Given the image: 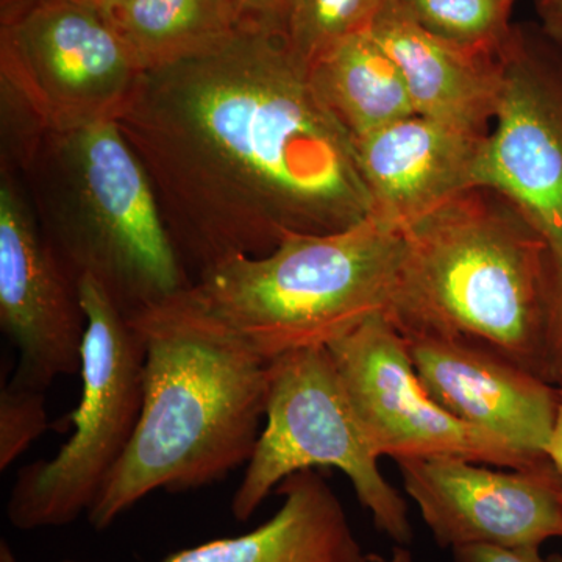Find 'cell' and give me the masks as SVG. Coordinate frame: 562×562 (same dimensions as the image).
<instances>
[{"label": "cell", "mask_w": 562, "mask_h": 562, "mask_svg": "<svg viewBox=\"0 0 562 562\" xmlns=\"http://www.w3.org/2000/svg\"><path fill=\"white\" fill-rule=\"evenodd\" d=\"M498 58L501 94L475 188L501 195L562 250V60L517 29Z\"/></svg>", "instance_id": "10"}, {"label": "cell", "mask_w": 562, "mask_h": 562, "mask_svg": "<svg viewBox=\"0 0 562 562\" xmlns=\"http://www.w3.org/2000/svg\"><path fill=\"white\" fill-rule=\"evenodd\" d=\"M454 562H547L539 549H502L491 546H469L454 549Z\"/></svg>", "instance_id": "24"}, {"label": "cell", "mask_w": 562, "mask_h": 562, "mask_svg": "<svg viewBox=\"0 0 562 562\" xmlns=\"http://www.w3.org/2000/svg\"><path fill=\"white\" fill-rule=\"evenodd\" d=\"M386 0H291L284 36L292 52L313 68L341 41L368 31Z\"/></svg>", "instance_id": "20"}, {"label": "cell", "mask_w": 562, "mask_h": 562, "mask_svg": "<svg viewBox=\"0 0 562 562\" xmlns=\"http://www.w3.org/2000/svg\"><path fill=\"white\" fill-rule=\"evenodd\" d=\"M276 492L283 503L260 527L179 550L161 562H371L338 495L314 469L292 473Z\"/></svg>", "instance_id": "16"}, {"label": "cell", "mask_w": 562, "mask_h": 562, "mask_svg": "<svg viewBox=\"0 0 562 562\" xmlns=\"http://www.w3.org/2000/svg\"><path fill=\"white\" fill-rule=\"evenodd\" d=\"M484 136L414 114L355 138L373 216L403 232L473 190Z\"/></svg>", "instance_id": "14"}, {"label": "cell", "mask_w": 562, "mask_h": 562, "mask_svg": "<svg viewBox=\"0 0 562 562\" xmlns=\"http://www.w3.org/2000/svg\"><path fill=\"white\" fill-rule=\"evenodd\" d=\"M543 35L562 46V0H535Z\"/></svg>", "instance_id": "25"}, {"label": "cell", "mask_w": 562, "mask_h": 562, "mask_svg": "<svg viewBox=\"0 0 562 562\" xmlns=\"http://www.w3.org/2000/svg\"><path fill=\"white\" fill-rule=\"evenodd\" d=\"M419 379L436 402L476 430L547 458L558 386L480 344L405 338Z\"/></svg>", "instance_id": "13"}, {"label": "cell", "mask_w": 562, "mask_h": 562, "mask_svg": "<svg viewBox=\"0 0 562 562\" xmlns=\"http://www.w3.org/2000/svg\"><path fill=\"white\" fill-rule=\"evenodd\" d=\"M327 347H308L269 362L265 427L232 498L247 522L292 473L335 468L350 480L376 530L395 546L413 542L405 498L384 479Z\"/></svg>", "instance_id": "7"}, {"label": "cell", "mask_w": 562, "mask_h": 562, "mask_svg": "<svg viewBox=\"0 0 562 562\" xmlns=\"http://www.w3.org/2000/svg\"><path fill=\"white\" fill-rule=\"evenodd\" d=\"M21 154L52 249L77 280L98 281L125 317L194 284L149 173L116 121L38 131Z\"/></svg>", "instance_id": "4"}, {"label": "cell", "mask_w": 562, "mask_h": 562, "mask_svg": "<svg viewBox=\"0 0 562 562\" xmlns=\"http://www.w3.org/2000/svg\"><path fill=\"white\" fill-rule=\"evenodd\" d=\"M402 233L386 317L403 338L480 344L547 380L550 247L542 236L483 188L462 192Z\"/></svg>", "instance_id": "3"}, {"label": "cell", "mask_w": 562, "mask_h": 562, "mask_svg": "<svg viewBox=\"0 0 562 562\" xmlns=\"http://www.w3.org/2000/svg\"><path fill=\"white\" fill-rule=\"evenodd\" d=\"M41 0H0V24L13 21Z\"/></svg>", "instance_id": "27"}, {"label": "cell", "mask_w": 562, "mask_h": 562, "mask_svg": "<svg viewBox=\"0 0 562 562\" xmlns=\"http://www.w3.org/2000/svg\"><path fill=\"white\" fill-rule=\"evenodd\" d=\"M58 562H80V561H76V560H63V561H58Z\"/></svg>", "instance_id": "32"}, {"label": "cell", "mask_w": 562, "mask_h": 562, "mask_svg": "<svg viewBox=\"0 0 562 562\" xmlns=\"http://www.w3.org/2000/svg\"><path fill=\"white\" fill-rule=\"evenodd\" d=\"M312 74L353 139L416 114L401 69L368 31L333 47Z\"/></svg>", "instance_id": "17"}, {"label": "cell", "mask_w": 562, "mask_h": 562, "mask_svg": "<svg viewBox=\"0 0 562 562\" xmlns=\"http://www.w3.org/2000/svg\"><path fill=\"white\" fill-rule=\"evenodd\" d=\"M88 328L81 349V398L72 435L50 460L24 465L7 501L16 530L60 528L92 505L122 460L143 408L146 349L139 333L98 281H79Z\"/></svg>", "instance_id": "6"}, {"label": "cell", "mask_w": 562, "mask_h": 562, "mask_svg": "<svg viewBox=\"0 0 562 562\" xmlns=\"http://www.w3.org/2000/svg\"><path fill=\"white\" fill-rule=\"evenodd\" d=\"M547 562H562V554H552Z\"/></svg>", "instance_id": "31"}, {"label": "cell", "mask_w": 562, "mask_h": 562, "mask_svg": "<svg viewBox=\"0 0 562 562\" xmlns=\"http://www.w3.org/2000/svg\"><path fill=\"white\" fill-rule=\"evenodd\" d=\"M402 251L403 233L371 213L346 231L294 235L262 257L222 261L192 290L271 362L386 316Z\"/></svg>", "instance_id": "5"}, {"label": "cell", "mask_w": 562, "mask_h": 562, "mask_svg": "<svg viewBox=\"0 0 562 562\" xmlns=\"http://www.w3.org/2000/svg\"><path fill=\"white\" fill-rule=\"evenodd\" d=\"M425 31L473 54L498 57L512 40L516 0H398Z\"/></svg>", "instance_id": "19"}, {"label": "cell", "mask_w": 562, "mask_h": 562, "mask_svg": "<svg viewBox=\"0 0 562 562\" xmlns=\"http://www.w3.org/2000/svg\"><path fill=\"white\" fill-rule=\"evenodd\" d=\"M327 349L379 458L397 462L457 457L512 469L549 460L531 457L447 412L422 383L408 344L384 314L366 321Z\"/></svg>", "instance_id": "9"}, {"label": "cell", "mask_w": 562, "mask_h": 562, "mask_svg": "<svg viewBox=\"0 0 562 562\" xmlns=\"http://www.w3.org/2000/svg\"><path fill=\"white\" fill-rule=\"evenodd\" d=\"M244 24L283 32L291 0H233Z\"/></svg>", "instance_id": "23"}, {"label": "cell", "mask_w": 562, "mask_h": 562, "mask_svg": "<svg viewBox=\"0 0 562 562\" xmlns=\"http://www.w3.org/2000/svg\"><path fill=\"white\" fill-rule=\"evenodd\" d=\"M116 122L192 283L372 213L353 138L284 32L243 24L213 50L144 72Z\"/></svg>", "instance_id": "1"}, {"label": "cell", "mask_w": 562, "mask_h": 562, "mask_svg": "<svg viewBox=\"0 0 562 562\" xmlns=\"http://www.w3.org/2000/svg\"><path fill=\"white\" fill-rule=\"evenodd\" d=\"M403 486L443 549H541L562 539V482L550 460L528 469L464 458L397 461Z\"/></svg>", "instance_id": "11"}, {"label": "cell", "mask_w": 562, "mask_h": 562, "mask_svg": "<svg viewBox=\"0 0 562 562\" xmlns=\"http://www.w3.org/2000/svg\"><path fill=\"white\" fill-rule=\"evenodd\" d=\"M80 2L87 3V5L92 7V9L102 11L103 14L111 18V14L120 9L125 0H80Z\"/></svg>", "instance_id": "28"}, {"label": "cell", "mask_w": 562, "mask_h": 562, "mask_svg": "<svg viewBox=\"0 0 562 562\" xmlns=\"http://www.w3.org/2000/svg\"><path fill=\"white\" fill-rule=\"evenodd\" d=\"M558 386V414L557 422H554L552 439H550L549 449H547V458L557 469L562 482V379Z\"/></svg>", "instance_id": "26"}, {"label": "cell", "mask_w": 562, "mask_h": 562, "mask_svg": "<svg viewBox=\"0 0 562 562\" xmlns=\"http://www.w3.org/2000/svg\"><path fill=\"white\" fill-rule=\"evenodd\" d=\"M401 69L416 114L487 135L501 94V58L484 57L425 31L398 0L368 29Z\"/></svg>", "instance_id": "15"}, {"label": "cell", "mask_w": 562, "mask_h": 562, "mask_svg": "<svg viewBox=\"0 0 562 562\" xmlns=\"http://www.w3.org/2000/svg\"><path fill=\"white\" fill-rule=\"evenodd\" d=\"M0 328L20 351L11 380L47 391L77 375L88 319L79 280L44 236L13 179L0 183Z\"/></svg>", "instance_id": "12"}, {"label": "cell", "mask_w": 562, "mask_h": 562, "mask_svg": "<svg viewBox=\"0 0 562 562\" xmlns=\"http://www.w3.org/2000/svg\"><path fill=\"white\" fill-rule=\"evenodd\" d=\"M0 562H20L5 539L0 541Z\"/></svg>", "instance_id": "30"}, {"label": "cell", "mask_w": 562, "mask_h": 562, "mask_svg": "<svg viewBox=\"0 0 562 562\" xmlns=\"http://www.w3.org/2000/svg\"><path fill=\"white\" fill-rule=\"evenodd\" d=\"M111 21L143 72L213 50L244 24L233 0H125Z\"/></svg>", "instance_id": "18"}, {"label": "cell", "mask_w": 562, "mask_h": 562, "mask_svg": "<svg viewBox=\"0 0 562 562\" xmlns=\"http://www.w3.org/2000/svg\"><path fill=\"white\" fill-rule=\"evenodd\" d=\"M143 74L111 18L80 0H41L0 24L3 103L40 131L120 120Z\"/></svg>", "instance_id": "8"}, {"label": "cell", "mask_w": 562, "mask_h": 562, "mask_svg": "<svg viewBox=\"0 0 562 562\" xmlns=\"http://www.w3.org/2000/svg\"><path fill=\"white\" fill-rule=\"evenodd\" d=\"M546 379H562V250L549 249L546 272Z\"/></svg>", "instance_id": "22"}, {"label": "cell", "mask_w": 562, "mask_h": 562, "mask_svg": "<svg viewBox=\"0 0 562 562\" xmlns=\"http://www.w3.org/2000/svg\"><path fill=\"white\" fill-rule=\"evenodd\" d=\"M49 428L46 391L14 382L0 391V471L9 469Z\"/></svg>", "instance_id": "21"}, {"label": "cell", "mask_w": 562, "mask_h": 562, "mask_svg": "<svg viewBox=\"0 0 562 562\" xmlns=\"http://www.w3.org/2000/svg\"><path fill=\"white\" fill-rule=\"evenodd\" d=\"M127 321L146 349L143 408L127 452L88 513L98 531L151 492L221 482L250 461L266 419L269 361L192 286Z\"/></svg>", "instance_id": "2"}, {"label": "cell", "mask_w": 562, "mask_h": 562, "mask_svg": "<svg viewBox=\"0 0 562 562\" xmlns=\"http://www.w3.org/2000/svg\"><path fill=\"white\" fill-rule=\"evenodd\" d=\"M371 562H414L412 553L408 552L406 547L395 546L394 550H392V554L387 560L384 558L375 557V554H371Z\"/></svg>", "instance_id": "29"}]
</instances>
